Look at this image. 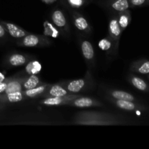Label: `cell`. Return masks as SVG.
Wrapping results in <instances>:
<instances>
[{
	"instance_id": "cell-1",
	"label": "cell",
	"mask_w": 149,
	"mask_h": 149,
	"mask_svg": "<svg viewBox=\"0 0 149 149\" xmlns=\"http://www.w3.org/2000/svg\"><path fill=\"white\" fill-rule=\"evenodd\" d=\"M4 24H5V27L7 29V31H8L9 33L13 37L21 38L26 36V32L23 29H20L18 26L10 23H5Z\"/></svg>"
},
{
	"instance_id": "cell-2",
	"label": "cell",
	"mask_w": 149,
	"mask_h": 149,
	"mask_svg": "<svg viewBox=\"0 0 149 149\" xmlns=\"http://www.w3.org/2000/svg\"><path fill=\"white\" fill-rule=\"evenodd\" d=\"M132 85L137 88L138 90L143 92H148L149 91V86L146 82L142 79L139 78L137 77H133L131 79Z\"/></svg>"
},
{
	"instance_id": "cell-3",
	"label": "cell",
	"mask_w": 149,
	"mask_h": 149,
	"mask_svg": "<svg viewBox=\"0 0 149 149\" xmlns=\"http://www.w3.org/2000/svg\"><path fill=\"white\" fill-rule=\"evenodd\" d=\"M81 50L83 55L87 60H91L94 56V50L91 43L87 41H84L81 45Z\"/></svg>"
},
{
	"instance_id": "cell-4",
	"label": "cell",
	"mask_w": 149,
	"mask_h": 149,
	"mask_svg": "<svg viewBox=\"0 0 149 149\" xmlns=\"http://www.w3.org/2000/svg\"><path fill=\"white\" fill-rule=\"evenodd\" d=\"M52 18V21L55 23V26H58V27H63L66 23V20H65L63 14L60 10H56V11L54 12Z\"/></svg>"
},
{
	"instance_id": "cell-5",
	"label": "cell",
	"mask_w": 149,
	"mask_h": 149,
	"mask_svg": "<svg viewBox=\"0 0 149 149\" xmlns=\"http://www.w3.org/2000/svg\"><path fill=\"white\" fill-rule=\"evenodd\" d=\"M9 63L13 66H19L22 65L26 63V59L23 55H19V54H15L10 56L8 60Z\"/></svg>"
},
{
	"instance_id": "cell-6",
	"label": "cell",
	"mask_w": 149,
	"mask_h": 149,
	"mask_svg": "<svg viewBox=\"0 0 149 149\" xmlns=\"http://www.w3.org/2000/svg\"><path fill=\"white\" fill-rule=\"evenodd\" d=\"M84 81L83 79H78L73 81L68 84V90L72 93H78L82 89V87L84 86Z\"/></svg>"
},
{
	"instance_id": "cell-7",
	"label": "cell",
	"mask_w": 149,
	"mask_h": 149,
	"mask_svg": "<svg viewBox=\"0 0 149 149\" xmlns=\"http://www.w3.org/2000/svg\"><path fill=\"white\" fill-rule=\"evenodd\" d=\"M130 7L129 0H116L112 4V7L115 10L122 12L127 10Z\"/></svg>"
},
{
	"instance_id": "cell-8",
	"label": "cell",
	"mask_w": 149,
	"mask_h": 149,
	"mask_svg": "<svg viewBox=\"0 0 149 149\" xmlns=\"http://www.w3.org/2000/svg\"><path fill=\"white\" fill-rule=\"evenodd\" d=\"M112 96L114 98L117 100H130V101H133L135 100V97L130 93H126L123 91H114L112 93Z\"/></svg>"
},
{
	"instance_id": "cell-9",
	"label": "cell",
	"mask_w": 149,
	"mask_h": 149,
	"mask_svg": "<svg viewBox=\"0 0 149 149\" xmlns=\"http://www.w3.org/2000/svg\"><path fill=\"white\" fill-rule=\"evenodd\" d=\"M42 69V65L38 61H31L26 67L28 74H36Z\"/></svg>"
},
{
	"instance_id": "cell-10",
	"label": "cell",
	"mask_w": 149,
	"mask_h": 149,
	"mask_svg": "<svg viewBox=\"0 0 149 149\" xmlns=\"http://www.w3.org/2000/svg\"><path fill=\"white\" fill-rule=\"evenodd\" d=\"M21 85L20 83L17 81H7V86L6 88L5 94H9V93H15V92H21Z\"/></svg>"
},
{
	"instance_id": "cell-11",
	"label": "cell",
	"mask_w": 149,
	"mask_h": 149,
	"mask_svg": "<svg viewBox=\"0 0 149 149\" xmlns=\"http://www.w3.org/2000/svg\"><path fill=\"white\" fill-rule=\"evenodd\" d=\"M116 105L120 109H124V110L134 111L136 109V105L132 103V101H130V100H118L116 101Z\"/></svg>"
},
{
	"instance_id": "cell-12",
	"label": "cell",
	"mask_w": 149,
	"mask_h": 149,
	"mask_svg": "<svg viewBox=\"0 0 149 149\" xmlns=\"http://www.w3.org/2000/svg\"><path fill=\"white\" fill-rule=\"evenodd\" d=\"M52 97H63L67 95V91L65 89L63 88L62 87L59 85H54L51 88L49 91Z\"/></svg>"
},
{
	"instance_id": "cell-13",
	"label": "cell",
	"mask_w": 149,
	"mask_h": 149,
	"mask_svg": "<svg viewBox=\"0 0 149 149\" xmlns=\"http://www.w3.org/2000/svg\"><path fill=\"white\" fill-rule=\"evenodd\" d=\"M39 82V79L35 74H31L29 79L24 83V87L26 90H30V89L34 88L38 85Z\"/></svg>"
},
{
	"instance_id": "cell-14",
	"label": "cell",
	"mask_w": 149,
	"mask_h": 149,
	"mask_svg": "<svg viewBox=\"0 0 149 149\" xmlns=\"http://www.w3.org/2000/svg\"><path fill=\"white\" fill-rule=\"evenodd\" d=\"M39 38L35 35H28L23 39V45L26 47H34L38 45Z\"/></svg>"
},
{
	"instance_id": "cell-15",
	"label": "cell",
	"mask_w": 149,
	"mask_h": 149,
	"mask_svg": "<svg viewBox=\"0 0 149 149\" xmlns=\"http://www.w3.org/2000/svg\"><path fill=\"white\" fill-rule=\"evenodd\" d=\"M109 29H110V31L111 33V34L116 36V37H117V36H119L120 35V26H119L118 20H116V19L115 20H112L111 21L110 25H109Z\"/></svg>"
},
{
	"instance_id": "cell-16",
	"label": "cell",
	"mask_w": 149,
	"mask_h": 149,
	"mask_svg": "<svg viewBox=\"0 0 149 149\" xmlns=\"http://www.w3.org/2000/svg\"><path fill=\"white\" fill-rule=\"evenodd\" d=\"M136 71L141 74H149V61H143L136 65Z\"/></svg>"
},
{
	"instance_id": "cell-17",
	"label": "cell",
	"mask_w": 149,
	"mask_h": 149,
	"mask_svg": "<svg viewBox=\"0 0 149 149\" xmlns=\"http://www.w3.org/2000/svg\"><path fill=\"white\" fill-rule=\"evenodd\" d=\"M93 104V101L92 99L89 97H81L79 98L74 101V105L77 107L83 108V107H89Z\"/></svg>"
},
{
	"instance_id": "cell-18",
	"label": "cell",
	"mask_w": 149,
	"mask_h": 149,
	"mask_svg": "<svg viewBox=\"0 0 149 149\" xmlns=\"http://www.w3.org/2000/svg\"><path fill=\"white\" fill-rule=\"evenodd\" d=\"M45 90V86H39L38 87H34V88L30 89V90H27L26 91V95L28 97H34L36 96L42 94Z\"/></svg>"
},
{
	"instance_id": "cell-19",
	"label": "cell",
	"mask_w": 149,
	"mask_h": 149,
	"mask_svg": "<svg viewBox=\"0 0 149 149\" xmlns=\"http://www.w3.org/2000/svg\"><path fill=\"white\" fill-rule=\"evenodd\" d=\"M5 97L10 103H16V102L20 101L23 99V95H22L21 92H15V93L6 94Z\"/></svg>"
},
{
	"instance_id": "cell-20",
	"label": "cell",
	"mask_w": 149,
	"mask_h": 149,
	"mask_svg": "<svg viewBox=\"0 0 149 149\" xmlns=\"http://www.w3.org/2000/svg\"><path fill=\"white\" fill-rule=\"evenodd\" d=\"M75 26L79 30H85L87 27H88V23H87V21L82 17H77L75 20Z\"/></svg>"
},
{
	"instance_id": "cell-21",
	"label": "cell",
	"mask_w": 149,
	"mask_h": 149,
	"mask_svg": "<svg viewBox=\"0 0 149 149\" xmlns=\"http://www.w3.org/2000/svg\"><path fill=\"white\" fill-rule=\"evenodd\" d=\"M63 101V100L62 97H49V98L44 100L43 103L45 105H48V106H56V105L61 104Z\"/></svg>"
},
{
	"instance_id": "cell-22",
	"label": "cell",
	"mask_w": 149,
	"mask_h": 149,
	"mask_svg": "<svg viewBox=\"0 0 149 149\" xmlns=\"http://www.w3.org/2000/svg\"><path fill=\"white\" fill-rule=\"evenodd\" d=\"M98 46L102 50H108V49H109L111 48V42L108 39H103L99 42Z\"/></svg>"
},
{
	"instance_id": "cell-23",
	"label": "cell",
	"mask_w": 149,
	"mask_h": 149,
	"mask_svg": "<svg viewBox=\"0 0 149 149\" xmlns=\"http://www.w3.org/2000/svg\"><path fill=\"white\" fill-rule=\"evenodd\" d=\"M119 24L122 29H125L127 27L128 24H129V17L127 15H122L120 16L119 20Z\"/></svg>"
},
{
	"instance_id": "cell-24",
	"label": "cell",
	"mask_w": 149,
	"mask_h": 149,
	"mask_svg": "<svg viewBox=\"0 0 149 149\" xmlns=\"http://www.w3.org/2000/svg\"><path fill=\"white\" fill-rule=\"evenodd\" d=\"M148 0H130L131 4L133 6H141L148 2Z\"/></svg>"
},
{
	"instance_id": "cell-25",
	"label": "cell",
	"mask_w": 149,
	"mask_h": 149,
	"mask_svg": "<svg viewBox=\"0 0 149 149\" xmlns=\"http://www.w3.org/2000/svg\"><path fill=\"white\" fill-rule=\"evenodd\" d=\"M7 86V81H4V80L3 81H1V82H0V94L1 93H4L5 92Z\"/></svg>"
},
{
	"instance_id": "cell-26",
	"label": "cell",
	"mask_w": 149,
	"mask_h": 149,
	"mask_svg": "<svg viewBox=\"0 0 149 149\" xmlns=\"http://www.w3.org/2000/svg\"><path fill=\"white\" fill-rule=\"evenodd\" d=\"M68 1L72 5L74 6H80L83 3V0H68Z\"/></svg>"
},
{
	"instance_id": "cell-27",
	"label": "cell",
	"mask_w": 149,
	"mask_h": 149,
	"mask_svg": "<svg viewBox=\"0 0 149 149\" xmlns=\"http://www.w3.org/2000/svg\"><path fill=\"white\" fill-rule=\"evenodd\" d=\"M4 35H5V29L3 27V26L0 24V38L4 37Z\"/></svg>"
},
{
	"instance_id": "cell-28",
	"label": "cell",
	"mask_w": 149,
	"mask_h": 149,
	"mask_svg": "<svg viewBox=\"0 0 149 149\" xmlns=\"http://www.w3.org/2000/svg\"><path fill=\"white\" fill-rule=\"evenodd\" d=\"M5 79V77H4V75L2 74V73L0 72V82L3 81Z\"/></svg>"
},
{
	"instance_id": "cell-29",
	"label": "cell",
	"mask_w": 149,
	"mask_h": 149,
	"mask_svg": "<svg viewBox=\"0 0 149 149\" xmlns=\"http://www.w3.org/2000/svg\"></svg>"
}]
</instances>
